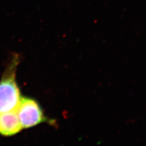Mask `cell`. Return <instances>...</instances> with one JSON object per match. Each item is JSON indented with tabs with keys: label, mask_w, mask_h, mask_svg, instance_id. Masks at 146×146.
<instances>
[{
	"label": "cell",
	"mask_w": 146,
	"mask_h": 146,
	"mask_svg": "<svg viewBox=\"0 0 146 146\" xmlns=\"http://www.w3.org/2000/svg\"><path fill=\"white\" fill-rule=\"evenodd\" d=\"M19 60L17 55L12 58L0 80V113L15 110L20 102V91L15 77Z\"/></svg>",
	"instance_id": "6da1fadb"
},
{
	"label": "cell",
	"mask_w": 146,
	"mask_h": 146,
	"mask_svg": "<svg viewBox=\"0 0 146 146\" xmlns=\"http://www.w3.org/2000/svg\"><path fill=\"white\" fill-rule=\"evenodd\" d=\"M16 111L23 129H29L44 122L54 123L44 115L42 107L34 99L21 98Z\"/></svg>",
	"instance_id": "7a4b0ae2"
},
{
	"label": "cell",
	"mask_w": 146,
	"mask_h": 146,
	"mask_svg": "<svg viewBox=\"0 0 146 146\" xmlns=\"http://www.w3.org/2000/svg\"><path fill=\"white\" fill-rule=\"evenodd\" d=\"M23 129L15 110L0 113V135L12 136Z\"/></svg>",
	"instance_id": "3957f363"
}]
</instances>
